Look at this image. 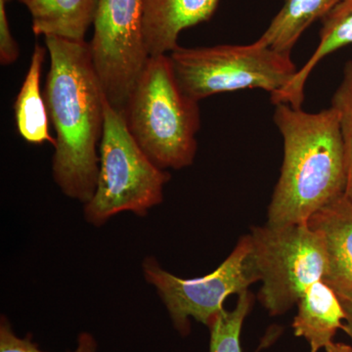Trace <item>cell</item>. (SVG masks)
<instances>
[{
	"instance_id": "12",
	"label": "cell",
	"mask_w": 352,
	"mask_h": 352,
	"mask_svg": "<svg viewBox=\"0 0 352 352\" xmlns=\"http://www.w3.org/2000/svg\"><path fill=\"white\" fill-rule=\"evenodd\" d=\"M32 16L36 36H57L74 41H85L94 25L97 0H17Z\"/></svg>"
},
{
	"instance_id": "11",
	"label": "cell",
	"mask_w": 352,
	"mask_h": 352,
	"mask_svg": "<svg viewBox=\"0 0 352 352\" xmlns=\"http://www.w3.org/2000/svg\"><path fill=\"white\" fill-rule=\"evenodd\" d=\"M294 318V333L307 340L310 351L318 352L333 342L338 331L344 330L346 311L339 296L324 280L310 285L300 296Z\"/></svg>"
},
{
	"instance_id": "14",
	"label": "cell",
	"mask_w": 352,
	"mask_h": 352,
	"mask_svg": "<svg viewBox=\"0 0 352 352\" xmlns=\"http://www.w3.org/2000/svg\"><path fill=\"white\" fill-rule=\"evenodd\" d=\"M340 0H285L258 43L291 56L292 50L305 30L323 19Z\"/></svg>"
},
{
	"instance_id": "6",
	"label": "cell",
	"mask_w": 352,
	"mask_h": 352,
	"mask_svg": "<svg viewBox=\"0 0 352 352\" xmlns=\"http://www.w3.org/2000/svg\"><path fill=\"white\" fill-rule=\"evenodd\" d=\"M261 272L258 300L271 316L296 305L310 285L325 279L328 256L321 234L302 223L252 227Z\"/></svg>"
},
{
	"instance_id": "9",
	"label": "cell",
	"mask_w": 352,
	"mask_h": 352,
	"mask_svg": "<svg viewBox=\"0 0 352 352\" xmlns=\"http://www.w3.org/2000/svg\"><path fill=\"white\" fill-rule=\"evenodd\" d=\"M219 0H142L143 32L150 57L168 55L184 30L207 22Z\"/></svg>"
},
{
	"instance_id": "8",
	"label": "cell",
	"mask_w": 352,
	"mask_h": 352,
	"mask_svg": "<svg viewBox=\"0 0 352 352\" xmlns=\"http://www.w3.org/2000/svg\"><path fill=\"white\" fill-rule=\"evenodd\" d=\"M90 56L107 100L124 112L150 54L142 0H97Z\"/></svg>"
},
{
	"instance_id": "1",
	"label": "cell",
	"mask_w": 352,
	"mask_h": 352,
	"mask_svg": "<svg viewBox=\"0 0 352 352\" xmlns=\"http://www.w3.org/2000/svg\"><path fill=\"white\" fill-rule=\"evenodd\" d=\"M50 57L44 99L56 133L52 175L62 192L87 204L96 189L105 92L87 41L45 36Z\"/></svg>"
},
{
	"instance_id": "4",
	"label": "cell",
	"mask_w": 352,
	"mask_h": 352,
	"mask_svg": "<svg viewBox=\"0 0 352 352\" xmlns=\"http://www.w3.org/2000/svg\"><path fill=\"white\" fill-rule=\"evenodd\" d=\"M170 179V173L153 163L131 135L124 112L106 100L98 178L94 197L85 205V219L99 227L122 212L144 217L163 201Z\"/></svg>"
},
{
	"instance_id": "19",
	"label": "cell",
	"mask_w": 352,
	"mask_h": 352,
	"mask_svg": "<svg viewBox=\"0 0 352 352\" xmlns=\"http://www.w3.org/2000/svg\"><path fill=\"white\" fill-rule=\"evenodd\" d=\"M344 311H346V321H344V331L351 338L352 342V296H339Z\"/></svg>"
},
{
	"instance_id": "5",
	"label": "cell",
	"mask_w": 352,
	"mask_h": 352,
	"mask_svg": "<svg viewBox=\"0 0 352 352\" xmlns=\"http://www.w3.org/2000/svg\"><path fill=\"white\" fill-rule=\"evenodd\" d=\"M168 55L183 91L198 102L247 88H261L274 94L298 71L291 56L258 41L248 45L178 46Z\"/></svg>"
},
{
	"instance_id": "15",
	"label": "cell",
	"mask_w": 352,
	"mask_h": 352,
	"mask_svg": "<svg viewBox=\"0 0 352 352\" xmlns=\"http://www.w3.org/2000/svg\"><path fill=\"white\" fill-rule=\"evenodd\" d=\"M254 296L249 291L241 294L237 305L232 310L224 308L214 319L210 329V352H243L241 333L245 319L251 312ZM278 333L271 332L266 336L256 352L270 346L276 339Z\"/></svg>"
},
{
	"instance_id": "20",
	"label": "cell",
	"mask_w": 352,
	"mask_h": 352,
	"mask_svg": "<svg viewBox=\"0 0 352 352\" xmlns=\"http://www.w3.org/2000/svg\"><path fill=\"white\" fill-rule=\"evenodd\" d=\"M325 352H352V346L344 344V342H332L326 347Z\"/></svg>"
},
{
	"instance_id": "17",
	"label": "cell",
	"mask_w": 352,
	"mask_h": 352,
	"mask_svg": "<svg viewBox=\"0 0 352 352\" xmlns=\"http://www.w3.org/2000/svg\"><path fill=\"white\" fill-rule=\"evenodd\" d=\"M96 340L90 333H82L78 337V347L74 352H96ZM0 352H44L32 342L31 338L20 339L14 333L6 317L0 322Z\"/></svg>"
},
{
	"instance_id": "21",
	"label": "cell",
	"mask_w": 352,
	"mask_h": 352,
	"mask_svg": "<svg viewBox=\"0 0 352 352\" xmlns=\"http://www.w3.org/2000/svg\"><path fill=\"white\" fill-rule=\"evenodd\" d=\"M6 1H10V0H6Z\"/></svg>"
},
{
	"instance_id": "13",
	"label": "cell",
	"mask_w": 352,
	"mask_h": 352,
	"mask_svg": "<svg viewBox=\"0 0 352 352\" xmlns=\"http://www.w3.org/2000/svg\"><path fill=\"white\" fill-rule=\"evenodd\" d=\"M47 53L45 45L36 43L24 82L14 102V119L18 133L28 143H50L55 147L56 138L50 132V116L41 90V73Z\"/></svg>"
},
{
	"instance_id": "16",
	"label": "cell",
	"mask_w": 352,
	"mask_h": 352,
	"mask_svg": "<svg viewBox=\"0 0 352 352\" xmlns=\"http://www.w3.org/2000/svg\"><path fill=\"white\" fill-rule=\"evenodd\" d=\"M331 107L335 109L339 116L346 153V195L352 201V60L344 65L342 82L333 95Z\"/></svg>"
},
{
	"instance_id": "2",
	"label": "cell",
	"mask_w": 352,
	"mask_h": 352,
	"mask_svg": "<svg viewBox=\"0 0 352 352\" xmlns=\"http://www.w3.org/2000/svg\"><path fill=\"white\" fill-rule=\"evenodd\" d=\"M274 122L283 136L284 160L267 223L307 222L317 210L346 194V153L339 116L332 107L310 113L280 103Z\"/></svg>"
},
{
	"instance_id": "10",
	"label": "cell",
	"mask_w": 352,
	"mask_h": 352,
	"mask_svg": "<svg viewBox=\"0 0 352 352\" xmlns=\"http://www.w3.org/2000/svg\"><path fill=\"white\" fill-rule=\"evenodd\" d=\"M308 226L321 234L328 256L325 283L338 296H352V201L346 194L317 210Z\"/></svg>"
},
{
	"instance_id": "7",
	"label": "cell",
	"mask_w": 352,
	"mask_h": 352,
	"mask_svg": "<svg viewBox=\"0 0 352 352\" xmlns=\"http://www.w3.org/2000/svg\"><path fill=\"white\" fill-rule=\"evenodd\" d=\"M143 273L146 281L157 289L182 336L190 332V318L208 328L224 309L229 296H240L261 281L251 234L243 236L228 258L205 276L182 279L163 270L154 258L144 259Z\"/></svg>"
},
{
	"instance_id": "18",
	"label": "cell",
	"mask_w": 352,
	"mask_h": 352,
	"mask_svg": "<svg viewBox=\"0 0 352 352\" xmlns=\"http://www.w3.org/2000/svg\"><path fill=\"white\" fill-rule=\"evenodd\" d=\"M6 0H0V64L8 66L20 56V48L14 38L6 13Z\"/></svg>"
},
{
	"instance_id": "3",
	"label": "cell",
	"mask_w": 352,
	"mask_h": 352,
	"mask_svg": "<svg viewBox=\"0 0 352 352\" xmlns=\"http://www.w3.org/2000/svg\"><path fill=\"white\" fill-rule=\"evenodd\" d=\"M124 112L131 135L157 166L182 170L193 164L200 106L183 91L170 55L149 58Z\"/></svg>"
}]
</instances>
